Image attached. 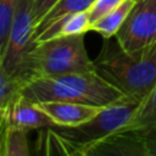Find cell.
<instances>
[{"mask_svg": "<svg viewBox=\"0 0 156 156\" xmlns=\"http://www.w3.org/2000/svg\"><path fill=\"white\" fill-rule=\"evenodd\" d=\"M94 65L105 80L141 102L156 84V43L127 51L116 35L105 38Z\"/></svg>", "mask_w": 156, "mask_h": 156, "instance_id": "6da1fadb", "label": "cell"}, {"mask_svg": "<svg viewBox=\"0 0 156 156\" xmlns=\"http://www.w3.org/2000/svg\"><path fill=\"white\" fill-rule=\"evenodd\" d=\"M22 95L34 104L71 101L95 106H108L130 99L96 71L33 78L23 84Z\"/></svg>", "mask_w": 156, "mask_h": 156, "instance_id": "7a4b0ae2", "label": "cell"}, {"mask_svg": "<svg viewBox=\"0 0 156 156\" xmlns=\"http://www.w3.org/2000/svg\"><path fill=\"white\" fill-rule=\"evenodd\" d=\"M95 71L84 44V34L52 38L29 51L21 79L23 83L40 77H57L68 73Z\"/></svg>", "mask_w": 156, "mask_h": 156, "instance_id": "3957f363", "label": "cell"}, {"mask_svg": "<svg viewBox=\"0 0 156 156\" xmlns=\"http://www.w3.org/2000/svg\"><path fill=\"white\" fill-rule=\"evenodd\" d=\"M139 104L134 99H127L105 106L98 115L82 124L52 126L50 128L74 146L79 151V155L83 156L85 149L127 127L134 117Z\"/></svg>", "mask_w": 156, "mask_h": 156, "instance_id": "277c9868", "label": "cell"}, {"mask_svg": "<svg viewBox=\"0 0 156 156\" xmlns=\"http://www.w3.org/2000/svg\"><path fill=\"white\" fill-rule=\"evenodd\" d=\"M34 29L33 0H20L6 45L0 52V69L7 76L21 77L27 56L35 46Z\"/></svg>", "mask_w": 156, "mask_h": 156, "instance_id": "5b68a950", "label": "cell"}, {"mask_svg": "<svg viewBox=\"0 0 156 156\" xmlns=\"http://www.w3.org/2000/svg\"><path fill=\"white\" fill-rule=\"evenodd\" d=\"M116 38L127 51L156 43V0H135Z\"/></svg>", "mask_w": 156, "mask_h": 156, "instance_id": "8992f818", "label": "cell"}, {"mask_svg": "<svg viewBox=\"0 0 156 156\" xmlns=\"http://www.w3.org/2000/svg\"><path fill=\"white\" fill-rule=\"evenodd\" d=\"M55 126L54 121L37 104L27 100L22 93L6 108L0 111V127H13L23 130L44 129Z\"/></svg>", "mask_w": 156, "mask_h": 156, "instance_id": "52a82bcc", "label": "cell"}, {"mask_svg": "<svg viewBox=\"0 0 156 156\" xmlns=\"http://www.w3.org/2000/svg\"><path fill=\"white\" fill-rule=\"evenodd\" d=\"M83 156H149L139 130L121 129L85 149Z\"/></svg>", "mask_w": 156, "mask_h": 156, "instance_id": "ba28073f", "label": "cell"}, {"mask_svg": "<svg viewBox=\"0 0 156 156\" xmlns=\"http://www.w3.org/2000/svg\"><path fill=\"white\" fill-rule=\"evenodd\" d=\"M49 117L55 126H78L95 115H98L105 106L87 105L71 101H44L37 104Z\"/></svg>", "mask_w": 156, "mask_h": 156, "instance_id": "9c48e42d", "label": "cell"}, {"mask_svg": "<svg viewBox=\"0 0 156 156\" xmlns=\"http://www.w3.org/2000/svg\"><path fill=\"white\" fill-rule=\"evenodd\" d=\"M89 30H91V22H90L88 11L67 15V16L60 17L58 20L49 24L48 28L35 38L34 44H38L52 38L65 37V35L85 34Z\"/></svg>", "mask_w": 156, "mask_h": 156, "instance_id": "30bf717a", "label": "cell"}, {"mask_svg": "<svg viewBox=\"0 0 156 156\" xmlns=\"http://www.w3.org/2000/svg\"><path fill=\"white\" fill-rule=\"evenodd\" d=\"M95 0H58L51 10L43 17V20L35 26L34 29V35H33V43L35 38L48 28L49 24H51L54 21L58 20L60 17L67 16V15H73L83 11H88L90 6L93 5Z\"/></svg>", "mask_w": 156, "mask_h": 156, "instance_id": "8fae6325", "label": "cell"}, {"mask_svg": "<svg viewBox=\"0 0 156 156\" xmlns=\"http://www.w3.org/2000/svg\"><path fill=\"white\" fill-rule=\"evenodd\" d=\"M135 0H124L118 7L98 20L91 24V30L99 33L104 39L111 38L117 34V32L123 26L129 11L132 10Z\"/></svg>", "mask_w": 156, "mask_h": 156, "instance_id": "7c38bea8", "label": "cell"}, {"mask_svg": "<svg viewBox=\"0 0 156 156\" xmlns=\"http://www.w3.org/2000/svg\"><path fill=\"white\" fill-rule=\"evenodd\" d=\"M27 130L4 127L1 128V144L0 155L1 156H28L29 144L27 138Z\"/></svg>", "mask_w": 156, "mask_h": 156, "instance_id": "4fadbf2b", "label": "cell"}, {"mask_svg": "<svg viewBox=\"0 0 156 156\" xmlns=\"http://www.w3.org/2000/svg\"><path fill=\"white\" fill-rule=\"evenodd\" d=\"M154 123H156V84L149 93V95L139 104L134 117L123 129L140 130L147 128Z\"/></svg>", "mask_w": 156, "mask_h": 156, "instance_id": "5bb4252c", "label": "cell"}, {"mask_svg": "<svg viewBox=\"0 0 156 156\" xmlns=\"http://www.w3.org/2000/svg\"><path fill=\"white\" fill-rule=\"evenodd\" d=\"M23 80L17 77L7 76L0 69V111L6 108L22 93Z\"/></svg>", "mask_w": 156, "mask_h": 156, "instance_id": "9a60e30c", "label": "cell"}, {"mask_svg": "<svg viewBox=\"0 0 156 156\" xmlns=\"http://www.w3.org/2000/svg\"><path fill=\"white\" fill-rule=\"evenodd\" d=\"M20 0H0V52L4 50Z\"/></svg>", "mask_w": 156, "mask_h": 156, "instance_id": "2e32d148", "label": "cell"}, {"mask_svg": "<svg viewBox=\"0 0 156 156\" xmlns=\"http://www.w3.org/2000/svg\"><path fill=\"white\" fill-rule=\"evenodd\" d=\"M123 1L124 0H95L88 10L91 24L105 15H107L108 12H111L112 10H115L116 7H118Z\"/></svg>", "mask_w": 156, "mask_h": 156, "instance_id": "e0dca14e", "label": "cell"}, {"mask_svg": "<svg viewBox=\"0 0 156 156\" xmlns=\"http://www.w3.org/2000/svg\"><path fill=\"white\" fill-rule=\"evenodd\" d=\"M58 0H33V17L37 26Z\"/></svg>", "mask_w": 156, "mask_h": 156, "instance_id": "ac0fdd59", "label": "cell"}, {"mask_svg": "<svg viewBox=\"0 0 156 156\" xmlns=\"http://www.w3.org/2000/svg\"><path fill=\"white\" fill-rule=\"evenodd\" d=\"M144 138L149 156H156V123L139 130Z\"/></svg>", "mask_w": 156, "mask_h": 156, "instance_id": "d6986e66", "label": "cell"}]
</instances>
